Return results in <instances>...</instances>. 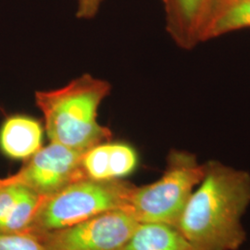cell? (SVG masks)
<instances>
[{
    "label": "cell",
    "mask_w": 250,
    "mask_h": 250,
    "mask_svg": "<svg viewBox=\"0 0 250 250\" xmlns=\"http://www.w3.org/2000/svg\"><path fill=\"white\" fill-rule=\"evenodd\" d=\"M103 0H78L77 18L89 20L94 18L99 12Z\"/></svg>",
    "instance_id": "15"
},
{
    "label": "cell",
    "mask_w": 250,
    "mask_h": 250,
    "mask_svg": "<svg viewBox=\"0 0 250 250\" xmlns=\"http://www.w3.org/2000/svg\"><path fill=\"white\" fill-rule=\"evenodd\" d=\"M119 250H196L178 229L161 223H139Z\"/></svg>",
    "instance_id": "10"
},
{
    "label": "cell",
    "mask_w": 250,
    "mask_h": 250,
    "mask_svg": "<svg viewBox=\"0 0 250 250\" xmlns=\"http://www.w3.org/2000/svg\"><path fill=\"white\" fill-rule=\"evenodd\" d=\"M83 152L50 142L28 159L22 168L9 178L43 198L50 197L86 177L83 169Z\"/></svg>",
    "instance_id": "6"
},
{
    "label": "cell",
    "mask_w": 250,
    "mask_h": 250,
    "mask_svg": "<svg viewBox=\"0 0 250 250\" xmlns=\"http://www.w3.org/2000/svg\"><path fill=\"white\" fill-rule=\"evenodd\" d=\"M42 199L43 197L32 189L20 184V192L16 203L1 226L0 232L12 233L24 232Z\"/></svg>",
    "instance_id": "12"
},
{
    "label": "cell",
    "mask_w": 250,
    "mask_h": 250,
    "mask_svg": "<svg viewBox=\"0 0 250 250\" xmlns=\"http://www.w3.org/2000/svg\"><path fill=\"white\" fill-rule=\"evenodd\" d=\"M20 192V184L9 177L0 179V228L15 205Z\"/></svg>",
    "instance_id": "14"
},
{
    "label": "cell",
    "mask_w": 250,
    "mask_h": 250,
    "mask_svg": "<svg viewBox=\"0 0 250 250\" xmlns=\"http://www.w3.org/2000/svg\"><path fill=\"white\" fill-rule=\"evenodd\" d=\"M134 185L122 179H81L38 206L23 232L34 236L62 229L101 212L127 208Z\"/></svg>",
    "instance_id": "3"
},
{
    "label": "cell",
    "mask_w": 250,
    "mask_h": 250,
    "mask_svg": "<svg viewBox=\"0 0 250 250\" xmlns=\"http://www.w3.org/2000/svg\"><path fill=\"white\" fill-rule=\"evenodd\" d=\"M110 89L107 81L83 74L62 88L36 92V105L50 142L83 153L109 142L112 134L99 125L98 109Z\"/></svg>",
    "instance_id": "2"
},
{
    "label": "cell",
    "mask_w": 250,
    "mask_h": 250,
    "mask_svg": "<svg viewBox=\"0 0 250 250\" xmlns=\"http://www.w3.org/2000/svg\"><path fill=\"white\" fill-rule=\"evenodd\" d=\"M138 162V154L132 146L106 142L84 153L83 169L86 177L94 180L121 179L133 173Z\"/></svg>",
    "instance_id": "8"
},
{
    "label": "cell",
    "mask_w": 250,
    "mask_h": 250,
    "mask_svg": "<svg viewBox=\"0 0 250 250\" xmlns=\"http://www.w3.org/2000/svg\"><path fill=\"white\" fill-rule=\"evenodd\" d=\"M0 250H47L37 237L26 232H0Z\"/></svg>",
    "instance_id": "13"
},
{
    "label": "cell",
    "mask_w": 250,
    "mask_h": 250,
    "mask_svg": "<svg viewBox=\"0 0 250 250\" xmlns=\"http://www.w3.org/2000/svg\"><path fill=\"white\" fill-rule=\"evenodd\" d=\"M166 29L175 44L192 49L201 42L212 0H162Z\"/></svg>",
    "instance_id": "7"
},
{
    "label": "cell",
    "mask_w": 250,
    "mask_h": 250,
    "mask_svg": "<svg viewBox=\"0 0 250 250\" xmlns=\"http://www.w3.org/2000/svg\"><path fill=\"white\" fill-rule=\"evenodd\" d=\"M227 1H229V0H212V5H211V10H210V14H209V17L208 19L210 18V16H211V14L214 12L216 9H218L220 6H222L223 4H224L225 2H227ZM208 22V21H207ZM207 24V23H206Z\"/></svg>",
    "instance_id": "16"
},
{
    "label": "cell",
    "mask_w": 250,
    "mask_h": 250,
    "mask_svg": "<svg viewBox=\"0 0 250 250\" xmlns=\"http://www.w3.org/2000/svg\"><path fill=\"white\" fill-rule=\"evenodd\" d=\"M43 126L33 117L15 114L0 127V151L15 161H27L42 148Z\"/></svg>",
    "instance_id": "9"
},
{
    "label": "cell",
    "mask_w": 250,
    "mask_h": 250,
    "mask_svg": "<svg viewBox=\"0 0 250 250\" xmlns=\"http://www.w3.org/2000/svg\"><path fill=\"white\" fill-rule=\"evenodd\" d=\"M250 28V0H229L215 10L206 24L201 41Z\"/></svg>",
    "instance_id": "11"
},
{
    "label": "cell",
    "mask_w": 250,
    "mask_h": 250,
    "mask_svg": "<svg viewBox=\"0 0 250 250\" xmlns=\"http://www.w3.org/2000/svg\"><path fill=\"white\" fill-rule=\"evenodd\" d=\"M138 224L129 209L120 208L36 237L47 250H119Z\"/></svg>",
    "instance_id": "5"
},
{
    "label": "cell",
    "mask_w": 250,
    "mask_h": 250,
    "mask_svg": "<svg viewBox=\"0 0 250 250\" xmlns=\"http://www.w3.org/2000/svg\"><path fill=\"white\" fill-rule=\"evenodd\" d=\"M250 205V173L207 161L175 227L196 250H237L247 238L242 218Z\"/></svg>",
    "instance_id": "1"
},
{
    "label": "cell",
    "mask_w": 250,
    "mask_h": 250,
    "mask_svg": "<svg viewBox=\"0 0 250 250\" xmlns=\"http://www.w3.org/2000/svg\"><path fill=\"white\" fill-rule=\"evenodd\" d=\"M205 173V163L186 150L169 152L161 178L142 187L134 186L127 209L139 223L176 226L188 199Z\"/></svg>",
    "instance_id": "4"
}]
</instances>
